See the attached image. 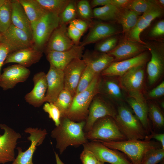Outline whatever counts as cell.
Returning a JSON list of instances; mask_svg holds the SVG:
<instances>
[{
  "label": "cell",
  "mask_w": 164,
  "mask_h": 164,
  "mask_svg": "<svg viewBox=\"0 0 164 164\" xmlns=\"http://www.w3.org/2000/svg\"><path fill=\"white\" fill-rule=\"evenodd\" d=\"M85 123L86 121L75 122L65 117L61 118L60 125L51 135L56 140V147L60 154L69 146L77 147L88 142L84 130Z\"/></svg>",
  "instance_id": "cell-1"
},
{
  "label": "cell",
  "mask_w": 164,
  "mask_h": 164,
  "mask_svg": "<svg viewBox=\"0 0 164 164\" xmlns=\"http://www.w3.org/2000/svg\"><path fill=\"white\" fill-rule=\"evenodd\" d=\"M97 141L109 148L122 152L127 156L132 164H141L144 155L148 151L152 149L162 148L159 142L151 140H126L118 141Z\"/></svg>",
  "instance_id": "cell-2"
},
{
  "label": "cell",
  "mask_w": 164,
  "mask_h": 164,
  "mask_svg": "<svg viewBox=\"0 0 164 164\" xmlns=\"http://www.w3.org/2000/svg\"><path fill=\"white\" fill-rule=\"evenodd\" d=\"M100 77L101 74L97 75L87 88L75 95L65 117L75 122L86 121L91 104L94 96L98 94Z\"/></svg>",
  "instance_id": "cell-3"
},
{
  "label": "cell",
  "mask_w": 164,
  "mask_h": 164,
  "mask_svg": "<svg viewBox=\"0 0 164 164\" xmlns=\"http://www.w3.org/2000/svg\"><path fill=\"white\" fill-rule=\"evenodd\" d=\"M114 118L119 129L127 140H145L147 134L139 121L130 109L121 104Z\"/></svg>",
  "instance_id": "cell-4"
},
{
  "label": "cell",
  "mask_w": 164,
  "mask_h": 164,
  "mask_svg": "<svg viewBox=\"0 0 164 164\" xmlns=\"http://www.w3.org/2000/svg\"><path fill=\"white\" fill-rule=\"evenodd\" d=\"M87 140L118 141L127 140L113 117L105 116L97 120L91 129L85 133Z\"/></svg>",
  "instance_id": "cell-5"
},
{
  "label": "cell",
  "mask_w": 164,
  "mask_h": 164,
  "mask_svg": "<svg viewBox=\"0 0 164 164\" xmlns=\"http://www.w3.org/2000/svg\"><path fill=\"white\" fill-rule=\"evenodd\" d=\"M60 24L59 15L47 12L32 31L34 46L43 52L51 34Z\"/></svg>",
  "instance_id": "cell-6"
},
{
  "label": "cell",
  "mask_w": 164,
  "mask_h": 164,
  "mask_svg": "<svg viewBox=\"0 0 164 164\" xmlns=\"http://www.w3.org/2000/svg\"><path fill=\"white\" fill-rule=\"evenodd\" d=\"M117 114V109L109 100L99 94H97L93 98L89 107L84 129V133L89 131L98 119L107 116L111 117L114 119Z\"/></svg>",
  "instance_id": "cell-7"
},
{
  "label": "cell",
  "mask_w": 164,
  "mask_h": 164,
  "mask_svg": "<svg viewBox=\"0 0 164 164\" xmlns=\"http://www.w3.org/2000/svg\"><path fill=\"white\" fill-rule=\"evenodd\" d=\"M84 149L91 152L98 161L111 164H132L124 153L111 149L97 140H92L83 145Z\"/></svg>",
  "instance_id": "cell-8"
},
{
  "label": "cell",
  "mask_w": 164,
  "mask_h": 164,
  "mask_svg": "<svg viewBox=\"0 0 164 164\" xmlns=\"http://www.w3.org/2000/svg\"><path fill=\"white\" fill-rule=\"evenodd\" d=\"M25 132L29 133L27 139L31 142V145L25 151L23 152L21 148H17L18 154L12 164H34L32 162L33 154L37 147L40 145L45 139L47 134L46 129L29 127Z\"/></svg>",
  "instance_id": "cell-9"
},
{
  "label": "cell",
  "mask_w": 164,
  "mask_h": 164,
  "mask_svg": "<svg viewBox=\"0 0 164 164\" xmlns=\"http://www.w3.org/2000/svg\"><path fill=\"white\" fill-rule=\"evenodd\" d=\"M151 57L147 66L148 82L150 85L156 83L160 78L164 70V47L162 44H147Z\"/></svg>",
  "instance_id": "cell-10"
},
{
  "label": "cell",
  "mask_w": 164,
  "mask_h": 164,
  "mask_svg": "<svg viewBox=\"0 0 164 164\" xmlns=\"http://www.w3.org/2000/svg\"><path fill=\"white\" fill-rule=\"evenodd\" d=\"M0 128L4 131L0 136V164H4L15 160V150L21 135L5 124H0Z\"/></svg>",
  "instance_id": "cell-11"
},
{
  "label": "cell",
  "mask_w": 164,
  "mask_h": 164,
  "mask_svg": "<svg viewBox=\"0 0 164 164\" xmlns=\"http://www.w3.org/2000/svg\"><path fill=\"white\" fill-rule=\"evenodd\" d=\"M1 43L8 47L10 53L34 46L32 39L29 36L12 24L2 34Z\"/></svg>",
  "instance_id": "cell-12"
},
{
  "label": "cell",
  "mask_w": 164,
  "mask_h": 164,
  "mask_svg": "<svg viewBox=\"0 0 164 164\" xmlns=\"http://www.w3.org/2000/svg\"><path fill=\"white\" fill-rule=\"evenodd\" d=\"M126 101L141 123L148 135L153 131L148 115V105L141 92H128Z\"/></svg>",
  "instance_id": "cell-13"
},
{
  "label": "cell",
  "mask_w": 164,
  "mask_h": 164,
  "mask_svg": "<svg viewBox=\"0 0 164 164\" xmlns=\"http://www.w3.org/2000/svg\"><path fill=\"white\" fill-rule=\"evenodd\" d=\"M149 58L148 53L145 51L133 57L113 62L101 72V75L104 76L120 77L133 68L145 65Z\"/></svg>",
  "instance_id": "cell-14"
},
{
  "label": "cell",
  "mask_w": 164,
  "mask_h": 164,
  "mask_svg": "<svg viewBox=\"0 0 164 164\" xmlns=\"http://www.w3.org/2000/svg\"><path fill=\"white\" fill-rule=\"evenodd\" d=\"M84 47L74 45L70 49L65 51H50L46 52V58L50 65L63 70L73 60L81 59Z\"/></svg>",
  "instance_id": "cell-15"
},
{
  "label": "cell",
  "mask_w": 164,
  "mask_h": 164,
  "mask_svg": "<svg viewBox=\"0 0 164 164\" xmlns=\"http://www.w3.org/2000/svg\"><path fill=\"white\" fill-rule=\"evenodd\" d=\"M30 73L28 69L18 64L8 67L0 75V86L4 90L12 89L17 84L26 80Z\"/></svg>",
  "instance_id": "cell-16"
},
{
  "label": "cell",
  "mask_w": 164,
  "mask_h": 164,
  "mask_svg": "<svg viewBox=\"0 0 164 164\" xmlns=\"http://www.w3.org/2000/svg\"><path fill=\"white\" fill-rule=\"evenodd\" d=\"M163 10L157 6L142 14L139 17L134 27L127 33L126 39L146 45V43L141 40L140 35L141 33L149 26L152 21L160 16Z\"/></svg>",
  "instance_id": "cell-17"
},
{
  "label": "cell",
  "mask_w": 164,
  "mask_h": 164,
  "mask_svg": "<svg viewBox=\"0 0 164 164\" xmlns=\"http://www.w3.org/2000/svg\"><path fill=\"white\" fill-rule=\"evenodd\" d=\"M88 34L79 45L84 47L91 44L97 43L108 37L116 35L118 29L111 23L92 22Z\"/></svg>",
  "instance_id": "cell-18"
},
{
  "label": "cell",
  "mask_w": 164,
  "mask_h": 164,
  "mask_svg": "<svg viewBox=\"0 0 164 164\" xmlns=\"http://www.w3.org/2000/svg\"><path fill=\"white\" fill-rule=\"evenodd\" d=\"M86 65L81 59L72 61L63 71L64 88L68 90L73 97L75 95L81 75Z\"/></svg>",
  "instance_id": "cell-19"
},
{
  "label": "cell",
  "mask_w": 164,
  "mask_h": 164,
  "mask_svg": "<svg viewBox=\"0 0 164 164\" xmlns=\"http://www.w3.org/2000/svg\"><path fill=\"white\" fill-rule=\"evenodd\" d=\"M46 76L47 89L45 101L53 103L64 89L63 71L50 65Z\"/></svg>",
  "instance_id": "cell-20"
},
{
  "label": "cell",
  "mask_w": 164,
  "mask_h": 164,
  "mask_svg": "<svg viewBox=\"0 0 164 164\" xmlns=\"http://www.w3.org/2000/svg\"><path fill=\"white\" fill-rule=\"evenodd\" d=\"M67 25L60 24L53 31L45 48L46 53L50 51L67 50L75 45L68 35Z\"/></svg>",
  "instance_id": "cell-21"
},
{
  "label": "cell",
  "mask_w": 164,
  "mask_h": 164,
  "mask_svg": "<svg viewBox=\"0 0 164 164\" xmlns=\"http://www.w3.org/2000/svg\"><path fill=\"white\" fill-rule=\"evenodd\" d=\"M46 74L44 72L41 71L34 75L33 88L25 97L26 101L35 107H40L45 102L47 89Z\"/></svg>",
  "instance_id": "cell-22"
},
{
  "label": "cell",
  "mask_w": 164,
  "mask_h": 164,
  "mask_svg": "<svg viewBox=\"0 0 164 164\" xmlns=\"http://www.w3.org/2000/svg\"><path fill=\"white\" fill-rule=\"evenodd\" d=\"M147 50L146 45L125 39L108 53L114 59L120 61L137 56Z\"/></svg>",
  "instance_id": "cell-23"
},
{
  "label": "cell",
  "mask_w": 164,
  "mask_h": 164,
  "mask_svg": "<svg viewBox=\"0 0 164 164\" xmlns=\"http://www.w3.org/2000/svg\"><path fill=\"white\" fill-rule=\"evenodd\" d=\"M145 65L133 68L120 77V85L128 93L141 92L144 82Z\"/></svg>",
  "instance_id": "cell-24"
},
{
  "label": "cell",
  "mask_w": 164,
  "mask_h": 164,
  "mask_svg": "<svg viewBox=\"0 0 164 164\" xmlns=\"http://www.w3.org/2000/svg\"><path fill=\"white\" fill-rule=\"evenodd\" d=\"M119 80L113 77L104 76L101 75L98 88V94L109 100L121 102L124 99Z\"/></svg>",
  "instance_id": "cell-25"
},
{
  "label": "cell",
  "mask_w": 164,
  "mask_h": 164,
  "mask_svg": "<svg viewBox=\"0 0 164 164\" xmlns=\"http://www.w3.org/2000/svg\"><path fill=\"white\" fill-rule=\"evenodd\" d=\"M43 53L34 46L17 51L8 55L4 65L16 63L27 68L38 62L42 56Z\"/></svg>",
  "instance_id": "cell-26"
},
{
  "label": "cell",
  "mask_w": 164,
  "mask_h": 164,
  "mask_svg": "<svg viewBox=\"0 0 164 164\" xmlns=\"http://www.w3.org/2000/svg\"><path fill=\"white\" fill-rule=\"evenodd\" d=\"M82 59L87 66L96 74L102 72L114 61V58L107 53L86 50L83 54Z\"/></svg>",
  "instance_id": "cell-27"
},
{
  "label": "cell",
  "mask_w": 164,
  "mask_h": 164,
  "mask_svg": "<svg viewBox=\"0 0 164 164\" xmlns=\"http://www.w3.org/2000/svg\"><path fill=\"white\" fill-rule=\"evenodd\" d=\"M12 23L26 32L32 39L30 24L24 9L19 0H11Z\"/></svg>",
  "instance_id": "cell-28"
},
{
  "label": "cell",
  "mask_w": 164,
  "mask_h": 164,
  "mask_svg": "<svg viewBox=\"0 0 164 164\" xmlns=\"http://www.w3.org/2000/svg\"><path fill=\"white\" fill-rule=\"evenodd\" d=\"M28 18L32 30L35 26L46 12L35 0H19Z\"/></svg>",
  "instance_id": "cell-29"
},
{
  "label": "cell",
  "mask_w": 164,
  "mask_h": 164,
  "mask_svg": "<svg viewBox=\"0 0 164 164\" xmlns=\"http://www.w3.org/2000/svg\"><path fill=\"white\" fill-rule=\"evenodd\" d=\"M121 9L112 5L96 7L93 9V18L104 21H117Z\"/></svg>",
  "instance_id": "cell-30"
},
{
  "label": "cell",
  "mask_w": 164,
  "mask_h": 164,
  "mask_svg": "<svg viewBox=\"0 0 164 164\" xmlns=\"http://www.w3.org/2000/svg\"><path fill=\"white\" fill-rule=\"evenodd\" d=\"M141 14L126 9H121L117 21L121 26L123 33L126 35L135 25Z\"/></svg>",
  "instance_id": "cell-31"
},
{
  "label": "cell",
  "mask_w": 164,
  "mask_h": 164,
  "mask_svg": "<svg viewBox=\"0 0 164 164\" xmlns=\"http://www.w3.org/2000/svg\"><path fill=\"white\" fill-rule=\"evenodd\" d=\"M148 105V117L151 122L153 131L162 129L164 127V116L160 108L153 102H150Z\"/></svg>",
  "instance_id": "cell-32"
},
{
  "label": "cell",
  "mask_w": 164,
  "mask_h": 164,
  "mask_svg": "<svg viewBox=\"0 0 164 164\" xmlns=\"http://www.w3.org/2000/svg\"><path fill=\"white\" fill-rule=\"evenodd\" d=\"M73 98L70 91L64 88L53 103L59 109L61 117L65 116L71 106Z\"/></svg>",
  "instance_id": "cell-33"
},
{
  "label": "cell",
  "mask_w": 164,
  "mask_h": 164,
  "mask_svg": "<svg viewBox=\"0 0 164 164\" xmlns=\"http://www.w3.org/2000/svg\"><path fill=\"white\" fill-rule=\"evenodd\" d=\"M44 10L59 15L70 0H35Z\"/></svg>",
  "instance_id": "cell-34"
},
{
  "label": "cell",
  "mask_w": 164,
  "mask_h": 164,
  "mask_svg": "<svg viewBox=\"0 0 164 164\" xmlns=\"http://www.w3.org/2000/svg\"><path fill=\"white\" fill-rule=\"evenodd\" d=\"M11 0H9L0 7V31L4 33L11 25Z\"/></svg>",
  "instance_id": "cell-35"
},
{
  "label": "cell",
  "mask_w": 164,
  "mask_h": 164,
  "mask_svg": "<svg viewBox=\"0 0 164 164\" xmlns=\"http://www.w3.org/2000/svg\"><path fill=\"white\" fill-rule=\"evenodd\" d=\"M164 149L162 148L152 149L144 155L141 164H164Z\"/></svg>",
  "instance_id": "cell-36"
},
{
  "label": "cell",
  "mask_w": 164,
  "mask_h": 164,
  "mask_svg": "<svg viewBox=\"0 0 164 164\" xmlns=\"http://www.w3.org/2000/svg\"><path fill=\"white\" fill-rule=\"evenodd\" d=\"M76 9L78 18L91 22L93 18V10L89 2L87 0L77 1Z\"/></svg>",
  "instance_id": "cell-37"
},
{
  "label": "cell",
  "mask_w": 164,
  "mask_h": 164,
  "mask_svg": "<svg viewBox=\"0 0 164 164\" xmlns=\"http://www.w3.org/2000/svg\"><path fill=\"white\" fill-rule=\"evenodd\" d=\"M77 1L70 0L63 11L59 15L60 24L67 25L77 18Z\"/></svg>",
  "instance_id": "cell-38"
},
{
  "label": "cell",
  "mask_w": 164,
  "mask_h": 164,
  "mask_svg": "<svg viewBox=\"0 0 164 164\" xmlns=\"http://www.w3.org/2000/svg\"><path fill=\"white\" fill-rule=\"evenodd\" d=\"M118 41V38L115 35L108 37L96 43L94 50L108 53L114 48Z\"/></svg>",
  "instance_id": "cell-39"
},
{
  "label": "cell",
  "mask_w": 164,
  "mask_h": 164,
  "mask_svg": "<svg viewBox=\"0 0 164 164\" xmlns=\"http://www.w3.org/2000/svg\"><path fill=\"white\" fill-rule=\"evenodd\" d=\"M156 6L153 0H131L126 8L141 14Z\"/></svg>",
  "instance_id": "cell-40"
},
{
  "label": "cell",
  "mask_w": 164,
  "mask_h": 164,
  "mask_svg": "<svg viewBox=\"0 0 164 164\" xmlns=\"http://www.w3.org/2000/svg\"><path fill=\"white\" fill-rule=\"evenodd\" d=\"M97 75L86 66L80 78L75 94L87 88Z\"/></svg>",
  "instance_id": "cell-41"
},
{
  "label": "cell",
  "mask_w": 164,
  "mask_h": 164,
  "mask_svg": "<svg viewBox=\"0 0 164 164\" xmlns=\"http://www.w3.org/2000/svg\"><path fill=\"white\" fill-rule=\"evenodd\" d=\"M43 109L48 114L49 117L54 122L56 126H58L60 123L61 116L57 107L53 103L46 102L44 105Z\"/></svg>",
  "instance_id": "cell-42"
},
{
  "label": "cell",
  "mask_w": 164,
  "mask_h": 164,
  "mask_svg": "<svg viewBox=\"0 0 164 164\" xmlns=\"http://www.w3.org/2000/svg\"><path fill=\"white\" fill-rule=\"evenodd\" d=\"M67 28L68 35L75 45H79L81 37L84 34L72 24H69Z\"/></svg>",
  "instance_id": "cell-43"
},
{
  "label": "cell",
  "mask_w": 164,
  "mask_h": 164,
  "mask_svg": "<svg viewBox=\"0 0 164 164\" xmlns=\"http://www.w3.org/2000/svg\"><path fill=\"white\" fill-rule=\"evenodd\" d=\"M80 159L83 164H97L99 161L91 152L84 149L80 154Z\"/></svg>",
  "instance_id": "cell-44"
},
{
  "label": "cell",
  "mask_w": 164,
  "mask_h": 164,
  "mask_svg": "<svg viewBox=\"0 0 164 164\" xmlns=\"http://www.w3.org/2000/svg\"><path fill=\"white\" fill-rule=\"evenodd\" d=\"M92 22H88L78 18H76L72 20L70 23L72 24L76 28L84 33L90 27Z\"/></svg>",
  "instance_id": "cell-45"
},
{
  "label": "cell",
  "mask_w": 164,
  "mask_h": 164,
  "mask_svg": "<svg viewBox=\"0 0 164 164\" xmlns=\"http://www.w3.org/2000/svg\"><path fill=\"white\" fill-rule=\"evenodd\" d=\"M164 34V20H160L157 22L151 29L149 35L152 37H157Z\"/></svg>",
  "instance_id": "cell-46"
},
{
  "label": "cell",
  "mask_w": 164,
  "mask_h": 164,
  "mask_svg": "<svg viewBox=\"0 0 164 164\" xmlns=\"http://www.w3.org/2000/svg\"><path fill=\"white\" fill-rule=\"evenodd\" d=\"M164 95V82L163 81L149 92L148 97L150 98L155 99L160 97Z\"/></svg>",
  "instance_id": "cell-47"
},
{
  "label": "cell",
  "mask_w": 164,
  "mask_h": 164,
  "mask_svg": "<svg viewBox=\"0 0 164 164\" xmlns=\"http://www.w3.org/2000/svg\"><path fill=\"white\" fill-rule=\"evenodd\" d=\"M10 53L8 47L5 44L1 43L0 44V76L1 69L8 55Z\"/></svg>",
  "instance_id": "cell-48"
},
{
  "label": "cell",
  "mask_w": 164,
  "mask_h": 164,
  "mask_svg": "<svg viewBox=\"0 0 164 164\" xmlns=\"http://www.w3.org/2000/svg\"><path fill=\"white\" fill-rule=\"evenodd\" d=\"M153 138L155 141L159 142L161 145L162 148L164 149V134L158 133L153 132L151 134L147 136L145 140H149Z\"/></svg>",
  "instance_id": "cell-49"
},
{
  "label": "cell",
  "mask_w": 164,
  "mask_h": 164,
  "mask_svg": "<svg viewBox=\"0 0 164 164\" xmlns=\"http://www.w3.org/2000/svg\"><path fill=\"white\" fill-rule=\"evenodd\" d=\"M92 9L97 6H104L112 5V0H92L90 2Z\"/></svg>",
  "instance_id": "cell-50"
},
{
  "label": "cell",
  "mask_w": 164,
  "mask_h": 164,
  "mask_svg": "<svg viewBox=\"0 0 164 164\" xmlns=\"http://www.w3.org/2000/svg\"><path fill=\"white\" fill-rule=\"evenodd\" d=\"M131 0H112V5L121 9L126 8Z\"/></svg>",
  "instance_id": "cell-51"
},
{
  "label": "cell",
  "mask_w": 164,
  "mask_h": 164,
  "mask_svg": "<svg viewBox=\"0 0 164 164\" xmlns=\"http://www.w3.org/2000/svg\"><path fill=\"white\" fill-rule=\"evenodd\" d=\"M154 3L159 7L163 10L164 6V0H153Z\"/></svg>",
  "instance_id": "cell-52"
},
{
  "label": "cell",
  "mask_w": 164,
  "mask_h": 164,
  "mask_svg": "<svg viewBox=\"0 0 164 164\" xmlns=\"http://www.w3.org/2000/svg\"><path fill=\"white\" fill-rule=\"evenodd\" d=\"M55 155L56 156V162L57 164H64L62 162L58 155L55 152Z\"/></svg>",
  "instance_id": "cell-53"
},
{
  "label": "cell",
  "mask_w": 164,
  "mask_h": 164,
  "mask_svg": "<svg viewBox=\"0 0 164 164\" xmlns=\"http://www.w3.org/2000/svg\"><path fill=\"white\" fill-rule=\"evenodd\" d=\"M9 0H0V7L8 1Z\"/></svg>",
  "instance_id": "cell-54"
},
{
  "label": "cell",
  "mask_w": 164,
  "mask_h": 164,
  "mask_svg": "<svg viewBox=\"0 0 164 164\" xmlns=\"http://www.w3.org/2000/svg\"><path fill=\"white\" fill-rule=\"evenodd\" d=\"M2 38V34L0 31V44L1 43Z\"/></svg>",
  "instance_id": "cell-55"
},
{
  "label": "cell",
  "mask_w": 164,
  "mask_h": 164,
  "mask_svg": "<svg viewBox=\"0 0 164 164\" xmlns=\"http://www.w3.org/2000/svg\"><path fill=\"white\" fill-rule=\"evenodd\" d=\"M97 164H104V163L99 161Z\"/></svg>",
  "instance_id": "cell-56"
},
{
  "label": "cell",
  "mask_w": 164,
  "mask_h": 164,
  "mask_svg": "<svg viewBox=\"0 0 164 164\" xmlns=\"http://www.w3.org/2000/svg\"><path fill=\"white\" fill-rule=\"evenodd\" d=\"M1 135L0 134V136Z\"/></svg>",
  "instance_id": "cell-57"
},
{
  "label": "cell",
  "mask_w": 164,
  "mask_h": 164,
  "mask_svg": "<svg viewBox=\"0 0 164 164\" xmlns=\"http://www.w3.org/2000/svg\"></svg>",
  "instance_id": "cell-58"
}]
</instances>
